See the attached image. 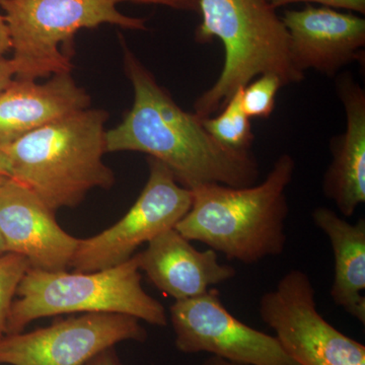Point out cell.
Masks as SVG:
<instances>
[{
	"label": "cell",
	"mask_w": 365,
	"mask_h": 365,
	"mask_svg": "<svg viewBox=\"0 0 365 365\" xmlns=\"http://www.w3.org/2000/svg\"><path fill=\"white\" fill-rule=\"evenodd\" d=\"M124 71L133 88L131 109L106 131V151H137L165 163L180 185L234 188L253 186L260 177L251 150L227 148L206 131L202 119L182 110L169 91L122 40Z\"/></svg>",
	"instance_id": "6da1fadb"
},
{
	"label": "cell",
	"mask_w": 365,
	"mask_h": 365,
	"mask_svg": "<svg viewBox=\"0 0 365 365\" xmlns=\"http://www.w3.org/2000/svg\"><path fill=\"white\" fill-rule=\"evenodd\" d=\"M86 365H122V364L118 357L115 347H111L98 353L97 356L93 357Z\"/></svg>",
	"instance_id": "603a6c76"
},
{
	"label": "cell",
	"mask_w": 365,
	"mask_h": 365,
	"mask_svg": "<svg viewBox=\"0 0 365 365\" xmlns=\"http://www.w3.org/2000/svg\"><path fill=\"white\" fill-rule=\"evenodd\" d=\"M198 6L195 41L220 40L225 62L215 85L194 103L197 116L220 112L235 91L262 74H275L284 86L304 81L292 61L287 26L268 0H199Z\"/></svg>",
	"instance_id": "277c9868"
},
{
	"label": "cell",
	"mask_w": 365,
	"mask_h": 365,
	"mask_svg": "<svg viewBox=\"0 0 365 365\" xmlns=\"http://www.w3.org/2000/svg\"><path fill=\"white\" fill-rule=\"evenodd\" d=\"M138 254L115 267L93 272L30 268L16 289L6 335L23 332L33 321L73 313L121 314L165 327V307L141 284Z\"/></svg>",
	"instance_id": "5b68a950"
},
{
	"label": "cell",
	"mask_w": 365,
	"mask_h": 365,
	"mask_svg": "<svg viewBox=\"0 0 365 365\" xmlns=\"http://www.w3.org/2000/svg\"><path fill=\"white\" fill-rule=\"evenodd\" d=\"M242 88L235 91L232 98L215 117L201 118L206 131L218 143L235 150H251L255 140L251 118L242 107Z\"/></svg>",
	"instance_id": "e0dca14e"
},
{
	"label": "cell",
	"mask_w": 365,
	"mask_h": 365,
	"mask_svg": "<svg viewBox=\"0 0 365 365\" xmlns=\"http://www.w3.org/2000/svg\"><path fill=\"white\" fill-rule=\"evenodd\" d=\"M7 253L6 245H4V240H2L1 235H0V255Z\"/></svg>",
	"instance_id": "4316f807"
},
{
	"label": "cell",
	"mask_w": 365,
	"mask_h": 365,
	"mask_svg": "<svg viewBox=\"0 0 365 365\" xmlns=\"http://www.w3.org/2000/svg\"><path fill=\"white\" fill-rule=\"evenodd\" d=\"M259 313L299 365H365V346L319 313L313 282L299 269L285 274L261 297Z\"/></svg>",
	"instance_id": "52a82bcc"
},
{
	"label": "cell",
	"mask_w": 365,
	"mask_h": 365,
	"mask_svg": "<svg viewBox=\"0 0 365 365\" xmlns=\"http://www.w3.org/2000/svg\"><path fill=\"white\" fill-rule=\"evenodd\" d=\"M0 175L2 176L11 177V165L9 158L4 153L0 151Z\"/></svg>",
	"instance_id": "d4e9b609"
},
{
	"label": "cell",
	"mask_w": 365,
	"mask_h": 365,
	"mask_svg": "<svg viewBox=\"0 0 365 365\" xmlns=\"http://www.w3.org/2000/svg\"><path fill=\"white\" fill-rule=\"evenodd\" d=\"M346 115V129L330 143L332 162L323 179L326 198L341 215L351 217L365 202V91L350 73L336 79Z\"/></svg>",
	"instance_id": "9a60e30c"
},
{
	"label": "cell",
	"mask_w": 365,
	"mask_h": 365,
	"mask_svg": "<svg viewBox=\"0 0 365 365\" xmlns=\"http://www.w3.org/2000/svg\"><path fill=\"white\" fill-rule=\"evenodd\" d=\"M6 178H9V177H6V176H2V175H0V182H2L4 181V180L6 179Z\"/></svg>",
	"instance_id": "83f0119b"
},
{
	"label": "cell",
	"mask_w": 365,
	"mask_h": 365,
	"mask_svg": "<svg viewBox=\"0 0 365 365\" xmlns=\"http://www.w3.org/2000/svg\"><path fill=\"white\" fill-rule=\"evenodd\" d=\"M0 235L6 252L44 271L71 267L79 242L62 230L54 211L13 178L0 182Z\"/></svg>",
	"instance_id": "8fae6325"
},
{
	"label": "cell",
	"mask_w": 365,
	"mask_h": 365,
	"mask_svg": "<svg viewBox=\"0 0 365 365\" xmlns=\"http://www.w3.org/2000/svg\"><path fill=\"white\" fill-rule=\"evenodd\" d=\"M117 4L120 2H134V4H155L177 9V11H194L198 13L199 0H115Z\"/></svg>",
	"instance_id": "44dd1931"
},
{
	"label": "cell",
	"mask_w": 365,
	"mask_h": 365,
	"mask_svg": "<svg viewBox=\"0 0 365 365\" xmlns=\"http://www.w3.org/2000/svg\"><path fill=\"white\" fill-rule=\"evenodd\" d=\"M138 259L150 282L176 302L206 294L237 274L232 266L220 263L215 251H198L176 228L148 242Z\"/></svg>",
	"instance_id": "4fadbf2b"
},
{
	"label": "cell",
	"mask_w": 365,
	"mask_h": 365,
	"mask_svg": "<svg viewBox=\"0 0 365 365\" xmlns=\"http://www.w3.org/2000/svg\"><path fill=\"white\" fill-rule=\"evenodd\" d=\"M148 163V182L128 212L101 234L79 240L71 265L74 271L93 272L124 263L139 246L176 227L188 213L192 190L180 185L165 163L150 157Z\"/></svg>",
	"instance_id": "ba28073f"
},
{
	"label": "cell",
	"mask_w": 365,
	"mask_h": 365,
	"mask_svg": "<svg viewBox=\"0 0 365 365\" xmlns=\"http://www.w3.org/2000/svg\"><path fill=\"white\" fill-rule=\"evenodd\" d=\"M109 113L81 110L21 137L1 150L11 177L28 187L52 211L79 205L93 189L115 184L104 163Z\"/></svg>",
	"instance_id": "3957f363"
},
{
	"label": "cell",
	"mask_w": 365,
	"mask_h": 365,
	"mask_svg": "<svg viewBox=\"0 0 365 365\" xmlns=\"http://www.w3.org/2000/svg\"><path fill=\"white\" fill-rule=\"evenodd\" d=\"M91 103L71 73L55 74L44 83L14 78L0 93V151L31 132L91 108Z\"/></svg>",
	"instance_id": "5bb4252c"
},
{
	"label": "cell",
	"mask_w": 365,
	"mask_h": 365,
	"mask_svg": "<svg viewBox=\"0 0 365 365\" xmlns=\"http://www.w3.org/2000/svg\"><path fill=\"white\" fill-rule=\"evenodd\" d=\"M11 51V38L4 14H0V54Z\"/></svg>",
	"instance_id": "cb8c5ba5"
},
{
	"label": "cell",
	"mask_w": 365,
	"mask_h": 365,
	"mask_svg": "<svg viewBox=\"0 0 365 365\" xmlns=\"http://www.w3.org/2000/svg\"><path fill=\"white\" fill-rule=\"evenodd\" d=\"M175 345L182 353H210L241 365H299L275 336L261 332L235 318L215 288L170 306Z\"/></svg>",
	"instance_id": "9c48e42d"
},
{
	"label": "cell",
	"mask_w": 365,
	"mask_h": 365,
	"mask_svg": "<svg viewBox=\"0 0 365 365\" xmlns=\"http://www.w3.org/2000/svg\"><path fill=\"white\" fill-rule=\"evenodd\" d=\"M115 0H0L16 76L37 81L71 73L74 36L85 29L109 25L146 31L144 19L118 11Z\"/></svg>",
	"instance_id": "8992f818"
},
{
	"label": "cell",
	"mask_w": 365,
	"mask_h": 365,
	"mask_svg": "<svg viewBox=\"0 0 365 365\" xmlns=\"http://www.w3.org/2000/svg\"><path fill=\"white\" fill-rule=\"evenodd\" d=\"M30 264L21 255H0V339L6 335V322L16 289Z\"/></svg>",
	"instance_id": "d6986e66"
},
{
	"label": "cell",
	"mask_w": 365,
	"mask_h": 365,
	"mask_svg": "<svg viewBox=\"0 0 365 365\" xmlns=\"http://www.w3.org/2000/svg\"><path fill=\"white\" fill-rule=\"evenodd\" d=\"M313 222L328 237L334 255L331 297L338 307L365 324V220L351 223L332 209L318 207Z\"/></svg>",
	"instance_id": "2e32d148"
},
{
	"label": "cell",
	"mask_w": 365,
	"mask_h": 365,
	"mask_svg": "<svg viewBox=\"0 0 365 365\" xmlns=\"http://www.w3.org/2000/svg\"><path fill=\"white\" fill-rule=\"evenodd\" d=\"M16 76V71L11 58L0 54V93L11 85Z\"/></svg>",
	"instance_id": "7402d4cb"
},
{
	"label": "cell",
	"mask_w": 365,
	"mask_h": 365,
	"mask_svg": "<svg viewBox=\"0 0 365 365\" xmlns=\"http://www.w3.org/2000/svg\"><path fill=\"white\" fill-rule=\"evenodd\" d=\"M294 170V158L284 153L260 184L197 187L192 190L191 208L175 228L189 241L202 242L228 260L255 264L279 256L287 241V190Z\"/></svg>",
	"instance_id": "7a4b0ae2"
},
{
	"label": "cell",
	"mask_w": 365,
	"mask_h": 365,
	"mask_svg": "<svg viewBox=\"0 0 365 365\" xmlns=\"http://www.w3.org/2000/svg\"><path fill=\"white\" fill-rule=\"evenodd\" d=\"M297 71L309 69L335 78L343 67L364 60L365 20L353 13L307 4L281 16Z\"/></svg>",
	"instance_id": "7c38bea8"
},
{
	"label": "cell",
	"mask_w": 365,
	"mask_h": 365,
	"mask_svg": "<svg viewBox=\"0 0 365 365\" xmlns=\"http://www.w3.org/2000/svg\"><path fill=\"white\" fill-rule=\"evenodd\" d=\"M148 332L134 317L88 313L0 339V364L86 365L124 341L144 342Z\"/></svg>",
	"instance_id": "30bf717a"
},
{
	"label": "cell",
	"mask_w": 365,
	"mask_h": 365,
	"mask_svg": "<svg viewBox=\"0 0 365 365\" xmlns=\"http://www.w3.org/2000/svg\"><path fill=\"white\" fill-rule=\"evenodd\" d=\"M203 365H241L234 364V362L227 361V360H225L222 359H220V357L211 356L209 357L208 359L205 360Z\"/></svg>",
	"instance_id": "484cf974"
},
{
	"label": "cell",
	"mask_w": 365,
	"mask_h": 365,
	"mask_svg": "<svg viewBox=\"0 0 365 365\" xmlns=\"http://www.w3.org/2000/svg\"><path fill=\"white\" fill-rule=\"evenodd\" d=\"M275 74H262L242 88V107L249 118H269L275 109L276 97L283 88Z\"/></svg>",
	"instance_id": "ac0fdd59"
},
{
	"label": "cell",
	"mask_w": 365,
	"mask_h": 365,
	"mask_svg": "<svg viewBox=\"0 0 365 365\" xmlns=\"http://www.w3.org/2000/svg\"><path fill=\"white\" fill-rule=\"evenodd\" d=\"M268 1L276 9L288 4L306 2L307 4H317L335 9H346L350 13L365 14V0H268Z\"/></svg>",
	"instance_id": "ffe728a7"
}]
</instances>
